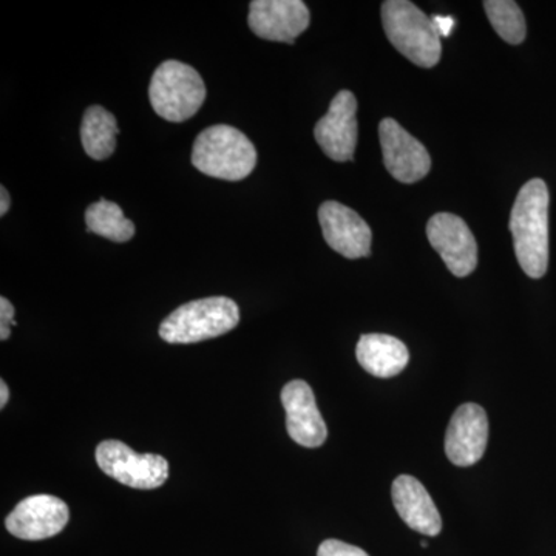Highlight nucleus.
<instances>
[{
  "instance_id": "obj_1",
  "label": "nucleus",
  "mask_w": 556,
  "mask_h": 556,
  "mask_svg": "<svg viewBox=\"0 0 556 556\" xmlns=\"http://www.w3.org/2000/svg\"><path fill=\"white\" fill-rule=\"evenodd\" d=\"M508 226L519 266L530 278L543 277L548 266V189L543 179H530L519 190Z\"/></svg>"
},
{
  "instance_id": "obj_2",
  "label": "nucleus",
  "mask_w": 556,
  "mask_h": 556,
  "mask_svg": "<svg viewBox=\"0 0 556 556\" xmlns=\"http://www.w3.org/2000/svg\"><path fill=\"white\" fill-rule=\"evenodd\" d=\"M192 164L207 177L240 181L257 166V150L243 131L218 124L197 137Z\"/></svg>"
},
{
  "instance_id": "obj_3",
  "label": "nucleus",
  "mask_w": 556,
  "mask_h": 556,
  "mask_svg": "<svg viewBox=\"0 0 556 556\" xmlns=\"http://www.w3.org/2000/svg\"><path fill=\"white\" fill-rule=\"evenodd\" d=\"M382 24L388 40L413 64L431 68L441 60V36L433 20L408 0L382 3Z\"/></svg>"
},
{
  "instance_id": "obj_4",
  "label": "nucleus",
  "mask_w": 556,
  "mask_h": 556,
  "mask_svg": "<svg viewBox=\"0 0 556 556\" xmlns=\"http://www.w3.org/2000/svg\"><path fill=\"white\" fill-rule=\"evenodd\" d=\"M239 321L240 309L232 299L193 300L164 318L160 338L167 343H199L232 331Z\"/></svg>"
},
{
  "instance_id": "obj_5",
  "label": "nucleus",
  "mask_w": 556,
  "mask_h": 556,
  "mask_svg": "<svg viewBox=\"0 0 556 556\" xmlns=\"http://www.w3.org/2000/svg\"><path fill=\"white\" fill-rule=\"evenodd\" d=\"M149 98L161 118L182 123L195 115L206 100V86L199 72L185 62H163L150 80Z\"/></svg>"
},
{
  "instance_id": "obj_6",
  "label": "nucleus",
  "mask_w": 556,
  "mask_h": 556,
  "mask_svg": "<svg viewBox=\"0 0 556 556\" xmlns=\"http://www.w3.org/2000/svg\"><path fill=\"white\" fill-rule=\"evenodd\" d=\"M97 463L108 477L131 489H159L169 478V463L163 456L142 455L121 441L101 442Z\"/></svg>"
},
{
  "instance_id": "obj_7",
  "label": "nucleus",
  "mask_w": 556,
  "mask_h": 556,
  "mask_svg": "<svg viewBox=\"0 0 556 556\" xmlns=\"http://www.w3.org/2000/svg\"><path fill=\"white\" fill-rule=\"evenodd\" d=\"M379 138L383 164L399 182L413 185L430 174V153L396 119L386 118L379 124Z\"/></svg>"
},
{
  "instance_id": "obj_8",
  "label": "nucleus",
  "mask_w": 556,
  "mask_h": 556,
  "mask_svg": "<svg viewBox=\"0 0 556 556\" xmlns=\"http://www.w3.org/2000/svg\"><path fill=\"white\" fill-rule=\"evenodd\" d=\"M427 237L453 276H470L478 266V243L467 223L455 214L433 215Z\"/></svg>"
},
{
  "instance_id": "obj_9",
  "label": "nucleus",
  "mask_w": 556,
  "mask_h": 556,
  "mask_svg": "<svg viewBox=\"0 0 556 556\" xmlns=\"http://www.w3.org/2000/svg\"><path fill=\"white\" fill-rule=\"evenodd\" d=\"M357 100L350 90L336 94L327 115L314 127V138L328 159L345 163L354 159L357 146Z\"/></svg>"
},
{
  "instance_id": "obj_10",
  "label": "nucleus",
  "mask_w": 556,
  "mask_h": 556,
  "mask_svg": "<svg viewBox=\"0 0 556 556\" xmlns=\"http://www.w3.org/2000/svg\"><path fill=\"white\" fill-rule=\"evenodd\" d=\"M318 222L328 247L343 257L356 260L371 254V229L353 208L338 201H325L318 208Z\"/></svg>"
},
{
  "instance_id": "obj_11",
  "label": "nucleus",
  "mask_w": 556,
  "mask_h": 556,
  "mask_svg": "<svg viewBox=\"0 0 556 556\" xmlns=\"http://www.w3.org/2000/svg\"><path fill=\"white\" fill-rule=\"evenodd\" d=\"M70 510L60 497L35 495L25 497L7 518L11 535L25 541L49 540L68 525Z\"/></svg>"
},
{
  "instance_id": "obj_12",
  "label": "nucleus",
  "mask_w": 556,
  "mask_h": 556,
  "mask_svg": "<svg viewBox=\"0 0 556 556\" xmlns=\"http://www.w3.org/2000/svg\"><path fill=\"white\" fill-rule=\"evenodd\" d=\"M248 22L258 38L294 43L309 27L311 14L302 0H254Z\"/></svg>"
},
{
  "instance_id": "obj_13",
  "label": "nucleus",
  "mask_w": 556,
  "mask_h": 556,
  "mask_svg": "<svg viewBox=\"0 0 556 556\" xmlns=\"http://www.w3.org/2000/svg\"><path fill=\"white\" fill-rule=\"evenodd\" d=\"M489 442V419L478 404H464L456 409L445 434V453L457 467L475 466L484 456Z\"/></svg>"
},
{
  "instance_id": "obj_14",
  "label": "nucleus",
  "mask_w": 556,
  "mask_h": 556,
  "mask_svg": "<svg viewBox=\"0 0 556 556\" xmlns=\"http://www.w3.org/2000/svg\"><path fill=\"white\" fill-rule=\"evenodd\" d=\"M287 412V430L292 441L306 448H317L327 441L328 428L318 412L316 397L308 383L292 380L281 391Z\"/></svg>"
},
{
  "instance_id": "obj_15",
  "label": "nucleus",
  "mask_w": 556,
  "mask_h": 556,
  "mask_svg": "<svg viewBox=\"0 0 556 556\" xmlns=\"http://www.w3.org/2000/svg\"><path fill=\"white\" fill-rule=\"evenodd\" d=\"M391 496L399 517L409 529L427 536H438L441 533V514L419 479L401 475L394 479Z\"/></svg>"
},
{
  "instance_id": "obj_16",
  "label": "nucleus",
  "mask_w": 556,
  "mask_h": 556,
  "mask_svg": "<svg viewBox=\"0 0 556 556\" xmlns=\"http://www.w3.org/2000/svg\"><path fill=\"white\" fill-rule=\"evenodd\" d=\"M356 356L361 367L379 379L401 375L409 361L405 343L387 334L362 336L357 343Z\"/></svg>"
},
{
  "instance_id": "obj_17",
  "label": "nucleus",
  "mask_w": 556,
  "mask_h": 556,
  "mask_svg": "<svg viewBox=\"0 0 556 556\" xmlns=\"http://www.w3.org/2000/svg\"><path fill=\"white\" fill-rule=\"evenodd\" d=\"M118 134V123L109 110L101 105H91L84 113L80 141L90 159L97 161L110 159L115 152Z\"/></svg>"
},
{
  "instance_id": "obj_18",
  "label": "nucleus",
  "mask_w": 556,
  "mask_h": 556,
  "mask_svg": "<svg viewBox=\"0 0 556 556\" xmlns=\"http://www.w3.org/2000/svg\"><path fill=\"white\" fill-rule=\"evenodd\" d=\"M86 225L89 232L115 243H126L135 236V225L126 218L123 208L104 199L87 207Z\"/></svg>"
},
{
  "instance_id": "obj_19",
  "label": "nucleus",
  "mask_w": 556,
  "mask_h": 556,
  "mask_svg": "<svg viewBox=\"0 0 556 556\" xmlns=\"http://www.w3.org/2000/svg\"><path fill=\"white\" fill-rule=\"evenodd\" d=\"M484 10L490 24L501 39L519 46L526 39V17L517 2L511 0H485Z\"/></svg>"
},
{
  "instance_id": "obj_20",
  "label": "nucleus",
  "mask_w": 556,
  "mask_h": 556,
  "mask_svg": "<svg viewBox=\"0 0 556 556\" xmlns=\"http://www.w3.org/2000/svg\"><path fill=\"white\" fill-rule=\"evenodd\" d=\"M317 556H369L361 547L351 546L339 540H327L318 547Z\"/></svg>"
},
{
  "instance_id": "obj_21",
  "label": "nucleus",
  "mask_w": 556,
  "mask_h": 556,
  "mask_svg": "<svg viewBox=\"0 0 556 556\" xmlns=\"http://www.w3.org/2000/svg\"><path fill=\"white\" fill-rule=\"evenodd\" d=\"M14 321V308L9 299H0V339L7 340L11 334V327Z\"/></svg>"
},
{
  "instance_id": "obj_22",
  "label": "nucleus",
  "mask_w": 556,
  "mask_h": 556,
  "mask_svg": "<svg viewBox=\"0 0 556 556\" xmlns=\"http://www.w3.org/2000/svg\"><path fill=\"white\" fill-rule=\"evenodd\" d=\"M431 20H433L439 36H441V38H448L450 33H452L453 27H455V20H453L452 16H433Z\"/></svg>"
},
{
  "instance_id": "obj_23",
  "label": "nucleus",
  "mask_w": 556,
  "mask_h": 556,
  "mask_svg": "<svg viewBox=\"0 0 556 556\" xmlns=\"http://www.w3.org/2000/svg\"><path fill=\"white\" fill-rule=\"evenodd\" d=\"M10 203L9 190L5 189V186H2V188H0V215H2V217L9 212Z\"/></svg>"
},
{
  "instance_id": "obj_24",
  "label": "nucleus",
  "mask_w": 556,
  "mask_h": 556,
  "mask_svg": "<svg viewBox=\"0 0 556 556\" xmlns=\"http://www.w3.org/2000/svg\"><path fill=\"white\" fill-rule=\"evenodd\" d=\"M9 387H7L5 380H2V382H0V408H5V405L9 404Z\"/></svg>"
}]
</instances>
